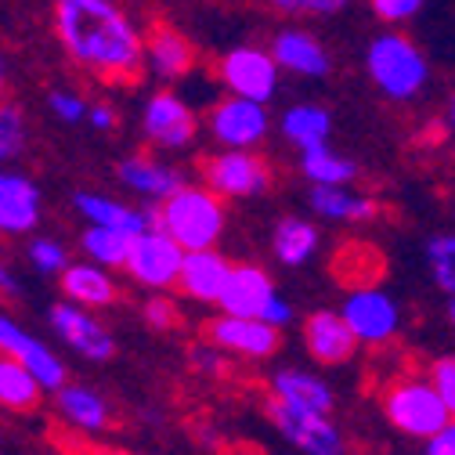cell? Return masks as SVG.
Segmentation results:
<instances>
[{"label": "cell", "instance_id": "41", "mask_svg": "<svg viewBox=\"0 0 455 455\" xmlns=\"http://www.w3.org/2000/svg\"><path fill=\"white\" fill-rule=\"evenodd\" d=\"M87 120H91V127H94V131H101V134H108V131H116V124H120V116H116V108H112V105H105V101L91 105V112H87Z\"/></svg>", "mask_w": 455, "mask_h": 455}, {"label": "cell", "instance_id": "30", "mask_svg": "<svg viewBox=\"0 0 455 455\" xmlns=\"http://www.w3.org/2000/svg\"><path fill=\"white\" fill-rule=\"evenodd\" d=\"M282 138H290L300 152L325 145L329 138V112L318 105H297L282 116Z\"/></svg>", "mask_w": 455, "mask_h": 455}, {"label": "cell", "instance_id": "26", "mask_svg": "<svg viewBox=\"0 0 455 455\" xmlns=\"http://www.w3.org/2000/svg\"><path fill=\"white\" fill-rule=\"evenodd\" d=\"M44 397V387L8 355H0V409L8 412H33Z\"/></svg>", "mask_w": 455, "mask_h": 455}, {"label": "cell", "instance_id": "29", "mask_svg": "<svg viewBox=\"0 0 455 455\" xmlns=\"http://www.w3.org/2000/svg\"><path fill=\"white\" fill-rule=\"evenodd\" d=\"M311 210L329 217V220H369L376 217V203L369 196H358V192H347V188H315L311 192Z\"/></svg>", "mask_w": 455, "mask_h": 455}, {"label": "cell", "instance_id": "12", "mask_svg": "<svg viewBox=\"0 0 455 455\" xmlns=\"http://www.w3.org/2000/svg\"><path fill=\"white\" fill-rule=\"evenodd\" d=\"M47 318H51L54 336H59L69 351H76L80 358H87V362H108L112 355H116V339H112V332L91 311L62 300V304H54L47 311Z\"/></svg>", "mask_w": 455, "mask_h": 455}, {"label": "cell", "instance_id": "24", "mask_svg": "<svg viewBox=\"0 0 455 455\" xmlns=\"http://www.w3.org/2000/svg\"><path fill=\"white\" fill-rule=\"evenodd\" d=\"M271 59L278 62V69H290V73H300V76H325L329 73V54L304 29H282V33H275Z\"/></svg>", "mask_w": 455, "mask_h": 455}, {"label": "cell", "instance_id": "6", "mask_svg": "<svg viewBox=\"0 0 455 455\" xmlns=\"http://www.w3.org/2000/svg\"><path fill=\"white\" fill-rule=\"evenodd\" d=\"M203 181L220 199H253L271 188V166L257 152H217L203 163Z\"/></svg>", "mask_w": 455, "mask_h": 455}, {"label": "cell", "instance_id": "22", "mask_svg": "<svg viewBox=\"0 0 455 455\" xmlns=\"http://www.w3.org/2000/svg\"><path fill=\"white\" fill-rule=\"evenodd\" d=\"M54 412L80 434H101L112 423L108 402L94 387H84V383H66L59 394H54Z\"/></svg>", "mask_w": 455, "mask_h": 455}, {"label": "cell", "instance_id": "42", "mask_svg": "<svg viewBox=\"0 0 455 455\" xmlns=\"http://www.w3.org/2000/svg\"><path fill=\"white\" fill-rule=\"evenodd\" d=\"M290 318H293V307H290L286 300H282V297H275V300L264 307V315H260V322H264V325H271V329H282Z\"/></svg>", "mask_w": 455, "mask_h": 455}, {"label": "cell", "instance_id": "9", "mask_svg": "<svg viewBox=\"0 0 455 455\" xmlns=\"http://www.w3.org/2000/svg\"><path fill=\"white\" fill-rule=\"evenodd\" d=\"M185 250L170 239L166 232L152 228V232L138 235L127 257V271L138 286L145 290H170L181 282V267H185Z\"/></svg>", "mask_w": 455, "mask_h": 455}, {"label": "cell", "instance_id": "27", "mask_svg": "<svg viewBox=\"0 0 455 455\" xmlns=\"http://www.w3.org/2000/svg\"><path fill=\"white\" fill-rule=\"evenodd\" d=\"M300 170H304V178L315 188H344L358 174V166L351 159H344V156H336L329 145L300 152Z\"/></svg>", "mask_w": 455, "mask_h": 455}, {"label": "cell", "instance_id": "16", "mask_svg": "<svg viewBox=\"0 0 455 455\" xmlns=\"http://www.w3.org/2000/svg\"><path fill=\"white\" fill-rule=\"evenodd\" d=\"M73 206L80 210V217L91 228H108V232H120L127 239H138L156 228V210H134V206H124L101 192H76Z\"/></svg>", "mask_w": 455, "mask_h": 455}, {"label": "cell", "instance_id": "38", "mask_svg": "<svg viewBox=\"0 0 455 455\" xmlns=\"http://www.w3.org/2000/svg\"><path fill=\"white\" fill-rule=\"evenodd\" d=\"M188 362H192V369L203 372V376H224V372H228V358H224V351L203 344V339L188 351Z\"/></svg>", "mask_w": 455, "mask_h": 455}, {"label": "cell", "instance_id": "3", "mask_svg": "<svg viewBox=\"0 0 455 455\" xmlns=\"http://www.w3.org/2000/svg\"><path fill=\"white\" fill-rule=\"evenodd\" d=\"M383 412L402 434L430 437V441L451 423V412L444 409L437 387L419 376H405V379L390 383L383 394Z\"/></svg>", "mask_w": 455, "mask_h": 455}, {"label": "cell", "instance_id": "8", "mask_svg": "<svg viewBox=\"0 0 455 455\" xmlns=\"http://www.w3.org/2000/svg\"><path fill=\"white\" fill-rule=\"evenodd\" d=\"M141 131H145L148 145H156L163 152H178V148H188L196 141L199 120H196L192 105L178 91H156L145 101Z\"/></svg>", "mask_w": 455, "mask_h": 455}, {"label": "cell", "instance_id": "13", "mask_svg": "<svg viewBox=\"0 0 455 455\" xmlns=\"http://www.w3.org/2000/svg\"><path fill=\"white\" fill-rule=\"evenodd\" d=\"M278 329L264 325L260 318H228L217 315L203 325V344L224 351V355H243V358H267L278 351Z\"/></svg>", "mask_w": 455, "mask_h": 455}, {"label": "cell", "instance_id": "32", "mask_svg": "<svg viewBox=\"0 0 455 455\" xmlns=\"http://www.w3.org/2000/svg\"><path fill=\"white\" fill-rule=\"evenodd\" d=\"M131 246L134 239L120 235V232H108V228H87L80 235V250L87 253L91 264L98 267H127V257H131Z\"/></svg>", "mask_w": 455, "mask_h": 455}, {"label": "cell", "instance_id": "45", "mask_svg": "<svg viewBox=\"0 0 455 455\" xmlns=\"http://www.w3.org/2000/svg\"><path fill=\"white\" fill-rule=\"evenodd\" d=\"M427 455H455V419L430 441V451Z\"/></svg>", "mask_w": 455, "mask_h": 455}, {"label": "cell", "instance_id": "46", "mask_svg": "<svg viewBox=\"0 0 455 455\" xmlns=\"http://www.w3.org/2000/svg\"><path fill=\"white\" fill-rule=\"evenodd\" d=\"M4 91H8V62H4V54H0V98H4ZM4 105V101H0Z\"/></svg>", "mask_w": 455, "mask_h": 455}, {"label": "cell", "instance_id": "31", "mask_svg": "<svg viewBox=\"0 0 455 455\" xmlns=\"http://www.w3.org/2000/svg\"><path fill=\"white\" fill-rule=\"evenodd\" d=\"M332 271L347 282V286H358V290H372L369 282H376V275L383 271V257L365 246V243H351V246H339L336 260H332Z\"/></svg>", "mask_w": 455, "mask_h": 455}, {"label": "cell", "instance_id": "4", "mask_svg": "<svg viewBox=\"0 0 455 455\" xmlns=\"http://www.w3.org/2000/svg\"><path fill=\"white\" fill-rule=\"evenodd\" d=\"M369 76L387 98L405 101L427 84V59L409 36L383 33L369 44Z\"/></svg>", "mask_w": 455, "mask_h": 455}, {"label": "cell", "instance_id": "10", "mask_svg": "<svg viewBox=\"0 0 455 455\" xmlns=\"http://www.w3.org/2000/svg\"><path fill=\"white\" fill-rule=\"evenodd\" d=\"M0 355L15 358L44 390H54L59 394L66 387V365L62 358L54 355L44 339H36L26 325H19L12 315L0 311Z\"/></svg>", "mask_w": 455, "mask_h": 455}, {"label": "cell", "instance_id": "25", "mask_svg": "<svg viewBox=\"0 0 455 455\" xmlns=\"http://www.w3.org/2000/svg\"><path fill=\"white\" fill-rule=\"evenodd\" d=\"M271 397H278V402H286L293 409H307V412H322L329 416L332 409V390L329 383H322L318 376H307V372H275L271 379Z\"/></svg>", "mask_w": 455, "mask_h": 455}, {"label": "cell", "instance_id": "43", "mask_svg": "<svg viewBox=\"0 0 455 455\" xmlns=\"http://www.w3.org/2000/svg\"><path fill=\"white\" fill-rule=\"evenodd\" d=\"M282 12H290V15H300V12H311V15H332L339 12L344 4H336V0H304V4H278Z\"/></svg>", "mask_w": 455, "mask_h": 455}, {"label": "cell", "instance_id": "20", "mask_svg": "<svg viewBox=\"0 0 455 455\" xmlns=\"http://www.w3.org/2000/svg\"><path fill=\"white\" fill-rule=\"evenodd\" d=\"M40 224V188L12 170H0V235H26Z\"/></svg>", "mask_w": 455, "mask_h": 455}, {"label": "cell", "instance_id": "36", "mask_svg": "<svg viewBox=\"0 0 455 455\" xmlns=\"http://www.w3.org/2000/svg\"><path fill=\"white\" fill-rule=\"evenodd\" d=\"M47 108L54 112V120H62V124H80V120H87V112H91V105L73 91H51L47 94Z\"/></svg>", "mask_w": 455, "mask_h": 455}, {"label": "cell", "instance_id": "37", "mask_svg": "<svg viewBox=\"0 0 455 455\" xmlns=\"http://www.w3.org/2000/svg\"><path fill=\"white\" fill-rule=\"evenodd\" d=\"M141 315H145V325L156 329V332H170V329H178V325H181V311H178V304H174V300H166V297H152V300H145Z\"/></svg>", "mask_w": 455, "mask_h": 455}, {"label": "cell", "instance_id": "5", "mask_svg": "<svg viewBox=\"0 0 455 455\" xmlns=\"http://www.w3.org/2000/svg\"><path fill=\"white\" fill-rule=\"evenodd\" d=\"M217 80L228 87L232 98H246V101L264 105L278 91V62L271 59V51L243 44L235 51H228L217 62Z\"/></svg>", "mask_w": 455, "mask_h": 455}, {"label": "cell", "instance_id": "47", "mask_svg": "<svg viewBox=\"0 0 455 455\" xmlns=\"http://www.w3.org/2000/svg\"><path fill=\"white\" fill-rule=\"evenodd\" d=\"M448 318H451V325H455V297H451V304H448Z\"/></svg>", "mask_w": 455, "mask_h": 455}, {"label": "cell", "instance_id": "48", "mask_svg": "<svg viewBox=\"0 0 455 455\" xmlns=\"http://www.w3.org/2000/svg\"><path fill=\"white\" fill-rule=\"evenodd\" d=\"M448 120H451V127H455V98H451V108H448Z\"/></svg>", "mask_w": 455, "mask_h": 455}, {"label": "cell", "instance_id": "23", "mask_svg": "<svg viewBox=\"0 0 455 455\" xmlns=\"http://www.w3.org/2000/svg\"><path fill=\"white\" fill-rule=\"evenodd\" d=\"M62 293L69 304L84 307V311H98V307H112L120 300V290L112 275L91 260L84 264H69V271L62 275Z\"/></svg>", "mask_w": 455, "mask_h": 455}, {"label": "cell", "instance_id": "11", "mask_svg": "<svg viewBox=\"0 0 455 455\" xmlns=\"http://www.w3.org/2000/svg\"><path fill=\"white\" fill-rule=\"evenodd\" d=\"M213 141L224 145V152H253L257 141H264L267 134V108L246 98H220L210 108V120H206Z\"/></svg>", "mask_w": 455, "mask_h": 455}, {"label": "cell", "instance_id": "33", "mask_svg": "<svg viewBox=\"0 0 455 455\" xmlns=\"http://www.w3.org/2000/svg\"><path fill=\"white\" fill-rule=\"evenodd\" d=\"M26 152V112L15 101L0 105V163H15Z\"/></svg>", "mask_w": 455, "mask_h": 455}, {"label": "cell", "instance_id": "39", "mask_svg": "<svg viewBox=\"0 0 455 455\" xmlns=\"http://www.w3.org/2000/svg\"><path fill=\"white\" fill-rule=\"evenodd\" d=\"M430 383L437 387L444 409H448L451 419H455V358H441V362L430 369Z\"/></svg>", "mask_w": 455, "mask_h": 455}, {"label": "cell", "instance_id": "44", "mask_svg": "<svg viewBox=\"0 0 455 455\" xmlns=\"http://www.w3.org/2000/svg\"><path fill=\"white\" fill-rule=\"evenodd\" d=\"M0 297H4V300H19L22 297V286H19V278L12 275L4 253H0Z\"/></svg>", "mask_w": 455, "mask_h": 455}, {"label": "cell", "instance_id": "49", "mask_svg": "<svg viewBox=\"0 0 455 455\" xmlns=\"http://www.w3.org/2000/svg\"><path fill=\"white\" fill-rule=\"evenodd\" d=\"M94 455H112V451H94Z\"/></svg>", "mask_w": 455, "mask_h": 455}, {"label": "cell", "instance_id": "7", "mask_svg": "<svg viewBox=\"0 0 455 455\" xmlns=\"http://www.w3.org/2000/svg\"><path fill=\"white\" fill-rule=\"evenodd\" d=\"M264 412L278 427V434L286 437L293 448H300L304 455H344V434L332 427L329 416L293 409L286 402H278V397H267Z\"/></svg>", "mask_w": 455, "mask_h": 455}, {"label": "cell", "instance_id": "15", "mask_svg": "<svg viewBox=\"0 0 455 455\" xmlns=\"http://www.w3.org/2000/svg\"><path fill=\"white\" fill-rule=\"evenodd\" d=\"M145 66L159 80H181L196 69V47L178 26L156 22L145 36Z\"/></svg>", "mask_w": 455, "mask_h": 455}, {"label": "cell", "instance_id": "18", "mask_svg": "<svg viewBox=\"0 0 455 455\" xmlns=\"http://www.w3.org/2000/svg\"><path fill=\"white\" fill-rule=\"evenodd\" d=\"M304 344H307V355L315 362H322V365H344L358 351V336L351 332V325L344 322V315H336V311H315L304 322Z\"/></svg>", "mask_w": 455, "mask_h": 455}, {"label": "cell", "instance_id": "14", "mask_svg": "<svg viewBox=\"0 0 455 455\" xmlns=\"http://www.w3.org/2000/svg\"><path fill=\"white\" fill-rule=\"evenodd\" d=\"M116 178L120 185H127L134 196L141 199H152V203H166L174 199L181 188H185V174L178 166H170L163 159H152V156H127L120 159L116 166Z\"/></svg>", "mask_w": 455, "mask_h": 455}, {"label": "cell", "instance_id": "21", "mask_svg": "<svg viewBox=\"0 0 455 455\" xmlns=\"http://www.w3.org/2000/svg\"><path fill=\"white\" fill-rule=\"evenodd\" d=\"M232 267L217 250H206V253H188L185 257V267H181V293L199 300V304H220L224 297V286L232 278Z\"/></svg>", "mask_w": 455, "mask_h": 455}, {"label": "cell", "instance_id": "28", "mask_svg": "<svg viewBox=\"0 0 455 455\" xmlns=\"http://www.w3.org/2000/svg\"><path fill=\"white\" fill-rule=\"evenodd\" d=\"M271 246L282 264L297 267V264L311 260V253L318 250V232H315V224H307L300 217H282L271 235Z\"/></svg>", "mask_w": 455, "mask_h": 455}, {"label": "cell", "instance_id": "17", "mask_svg": "<svg viewBox=\"0 0 455 455\" xmlns=\"http://www.w3.org/2000/svg\"><path fill=\"white\" fill-rule=\"evenodd\" d=\"M344 322L358 336V344H383L397 329V307L379 290H355L344 304Z\"/></svg>", "mask_w": 455, "mask_h": 455}, {"label": "cell", "instance_id": "34", "mask_svg": "<svg viewBox=\"0 0 455 455\" xmlns=\"http://www.w3.org/2000/svg\"><path fill=\"white\" fill-rule=\"evenodd\" d=\"M26 257H29V264L40 275H66L69 271V250L59 239H44V235L40 239H29Z\"/></svg>", "mask_w": 455, "mask_h": 455}, {"label": "cell", "instance_id": "19", "mask_svg": "<svg viewBox=\"0 0 455 455\" xmlns=\"http://www.w3.org/2000/svg\"><path fill=\"white\" fill-rule=\"evenodd\" d=\"M275 286L264 267L257 264H235L232 267V278L224 286V297H220V311L228 318H260L264 307L275 300Z\"/></svg>", "mask_w": 455, "mask_h": 455}, {"label": "cell", "instance_id": "1", "mask_svg": "<svg viewBox=\"0 0 455 455\" xmlns=\"http://www.w3.org/2000/svg\"><path fill=\"white\" fill-rule=\"evenodd\" d=\"M54 36L69 59L108 84H134L145 69V36L134 19L108 0H59Z\"/></svg>", "mask_w": 455, "mask_h": 455}, {"label": "cell", "instance_id": "35", "mask_svg": "<svg viewBox=\"0 0 455 455\" xmlns=\"http://www.w3.org/2000/svg\"><path fill=\"white\" fill-rule=\"evenodd\" d=\"M427 260H430L434 282H437L441 290H448V293L455 297V235L430 239V246H427Z\"/></svg>", "mask_w": 455, "mask_h": 455}, {"label": "cell", "instance_id": "2", "mask_svg": "<svg viewBox=\"0 0 455 455\" xmlns=\"http://www.w3.org/2000/svg\"><path fill=\"white\" fill-rule=\"evenodd\" d=\"M156 228L185 253H206L224 232V199L213 196L206 185H185L174 199L156 206Z\"/></svg>", "mask_w": 455, "mask_h": 455}, {"label": "cell", "instance_id": "40", "mask_svg": "<svg viewBox=\"0 0 455 455\" xmlns=\"http://www.w3.org/2000/svg\"><path fill=\"white\" fill-rule=\"evenodd\" d=\"M372 12L383 22H402V19H412L419 12V0H376Z\"/></svg>", "mask_w": 455, "mask_h": 455}]
</instances>
